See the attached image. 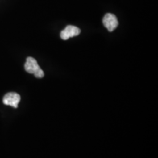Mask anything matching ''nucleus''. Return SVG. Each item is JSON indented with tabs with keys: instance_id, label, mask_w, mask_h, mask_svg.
I'll return each instance as SVG.
<instances>
[{
	"instance_id": "f257e3e1",
	"label": "nucleus",
	"mask_w": 158,
	"mask_h": 158,
	"mask_svg": "<svg viewBox=\"0 0 158 158\" xmlns=\"http://www.w3.org/2000/svg\"><path fill=\"white\" fill-rule=\"evenodd\" d=\"M24 68L27 73L30 74H34L36 78H41L45 76L44 72L40 68L36 59L32 57H27L24 64Z\"/></svg>"
},
{
	"instance_id": "f03ea898",
	"label": "nucleus",
	"mask_w": 158,
	"mask_h": 158,
	"mask_svg": "<svg viewBox=\"0 0 158 158\" xmlns=\"http://www.w3.org/2000/svg\"><path fill=\"white\" fill-rule=\"evenodd\" d=\"M102 23L108 31H113L118 27V22L117 18L112 13H107L102 19Z\"/></svg>"
},
{
	"instance_id": "7ed1b4c3",
	"label": "nucleus",
	"mask_w": 158,
	"mask_h": 158,
	"mask_svg": "<svg viewBox=\"0 0 158 158\" xmlns=\"http://www.w3.org/2000/svg\"><path fill=\"white\" fill-rule=\"evenodd\" d=\"M21 101V96L15 92H9L7 93L3 98V103L6 106H10L16 108L18 105Z\"/></svg>"
},
{
	"instance_id": "20e7f679",
	"label": "nucleus",
	"mask_w": 158,
	"mask_h": 158,
	"mask_svg": "<svg viewBox=\"0 0 158 158\" xmlns=\"http://www.w3.org/2000/svg\"><path fill=\"white\" fill-rule=\"evenodd\" d=\"M81 33V29L77 27L72 25H68V27H65L64 30H62L60 33L61 38L64 40H67L70 37H73L78 35Z\"/></svg>"
}]
</instances>
